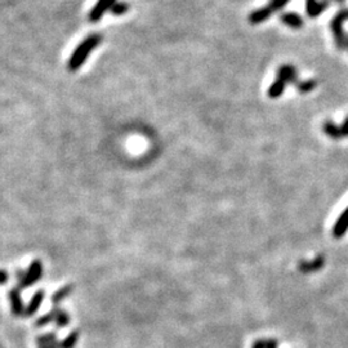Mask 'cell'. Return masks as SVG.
I'll list each match as a JSON object with an SVG mask.
<instances>
[{"mask_svg": "<svg viewBox=\"0 0 348 348\" xmlns=\"http://www.w3.org/2000/svg\"><path fill=\"white\" fill-rule=\"evenodd\" d=\"M78 340H79V332L78 330H74V332H71L70 334L61 342V348H75Z\"/></svg>", "mask_w": 348, "mask_h": 348, "instance_id": "18", "label": "cell"}, {"mask_svg": "<svg viewBox=\"0 0 348 348\" xmlns=\"http://www.w3.org/2000/svg\"><path fill=\"white\" fill-rule=\"evenodd\" d=\"M70 321H71L70 315H68L66 311H63V309L58 308L57 315H56V320H54V322L57 324L56 326L60 327V329H63V327H66L68 324H70Z\"/></svg>", "mask_w": 348, "mask_h": 348, "instance_id": "17", "label": "cell"}, {"mask_svg": "<svg viewBox=\"0 0 348 348\" xmlns=\"http://www.w3.org/2000/svg\"><path fill=\"white\" fill-rule=\"evenodd\" d=\"M334 2H337L338 4H343V3H344V0H334Z\"/></svg>", "mask_w": 348, "mask_h": 348, "instance_id": "26", "label": "cell"}, {"mask_svg": "<svg viewBox=\"0 0 348 348\" xmlns=\"http://www.w3.org/2000/svg\"><path fill=\"white\" fill-rule=\"evenodd\" d=\"M286 85H288V84L284 83V81L281 80V79L276 78L275 81H273V83L270 85V88H268V92H267L268 97H271V98H279L284 93V90H285Z\"/></svg>", "mask_w": 348, "mask_h": 348, "instance_id": "14", "label": "cell"}, {"mask_svg": "<svg viewBox=\"0 0 348 348\" xmlns=\"http://www.w3.org/2000/svg\"><path fill=\"white\" fill-rule=\"evenodd\" d=\"M0 348H2V347H0Z\"/></svg>", "mask_w": 348, "mask_h": 348, "instance_id": "28", "label": "cell"}, {"mask_svg": "<svg viewBox=\"0 0 348 348\" xmlns=\"http://www.w3.org/2000/svg\"><path fill=\"white\" fill-rule=\"evenodd\" d=\"M36 344H38V348H53L52 345L48 343L47 338L44 337V334L36 338Z\"/></svg>", "mask_w": 348, "mask_h": 348, "instance_id": "22", "label": "cell"}, {"mask_svg": "<svg viewBox=\"0 0 348 348\" xmlns=\"http://www.w3.org/2000/svg\"><path fill=\"white\" fill-rule=\"evenodd\" d=\"M289 2H290V0H271L270 7L272 11H280V9H283Z\"/></svg>", "mask_w": 348, "mask_h": 348, "instance_id": "21", "label": "cell"}, {"mask_svg": "<svg viewBox=\"0 0 348 348\" xmlns=\"http://www.w3.org/2000/svg\"><path fill=\"white\" fill-rule=\"evenodd\" d=\"M9 299H11L12 304V312H13L14 316H22L24 315V303H22L21 299V290L19 288H13L9 291Z\"/></svg>", "mask_w": 348, "mask_h": 348, "instance_id": "9", "label": "cell"}, {"mask_svg": "<svg viewBox=\"0 0 348 348\" xmlns=\"http://www.w3.org/2000/svg\"><path fill=\"white\" fill-rule=\"evenodd\" d=\"M330 6V0H317L316 3L312 6L306 7V12L311 19H316L319 17L322 12L326 11Z\"/></svg>", "mask_w": 348, "mask_h": 348, "instance_id": "13", "label": "cell"}, {"mask_svg": "<svg viewBox=\"0 0 348 348\" xmlns=\"http://www.w3.org/2000/svg\"><path fill=\"white\" fill-rule=\"evenodd\" d=\"M251 348H266V339H259L253 343Z\"/></svg>", "mask_w": 348, "mask_h": 348, "instance_id": "24", "label": "cell"}, {"mask_svg": "<svg viewBox=\"0 0 348 348\" xmlns=\"http://www.w3.org/2000/svg\"><path fill=\"white\" fill-rule=\"evenodd\" d=\"M345 48L348 49V35H347V40H345Z\"/></svg>", "mask_w": 348, "mask_h": 348, "instance_id": "27", "label": "cell"}, {"mask_svg": "<svg viewBox=\"0 0 348 348\" xmlns=\"http://www.w3.org/2000/svg\"><path fill=\"white\" fill-rule=\"evenodd\" d=\"M43 299H44V290L36 291V293L34 294V297L31 298V301H30L29 306L25 308L24 315H22V316L30 317V316H32V315H35V312L40 308V304H42Z\"/></svg>", "mask_w": 348, "mask_h": 348, "instance_id": "11", "label": "cell"}, {"mask_svg": "<svg viewBox=\"0 0 348 348\" xmlns=\"http://www.w3.org/2000/svg\"><path fill=\"white\" fill-rule=\"evenodd\" d=\"M72 290H74L72 285H66V286H63V288H61L60 290L56 291V293L53 294V297H52L53 306L57 307V304L61 303V302H62L63 299L66 298V297L70 296V294L72 293Z\"/></svg>", "mask_w": 348, "mask_h": 348, "instance_id": "15", "label": "cell"}, {"mask_svg": "<svg viewBox=\"0 0 348 348\" xmlns=\"http://www.w3.org/2000/svg\"><path fill=\"white\" fill-rule=\"evenodd\" d=\"M325 266V258L324 255L315 257L311 261H302L298 266V270L302 273H312L320 271Z\"/></svg>", "mask_w": 348, "mask_h": 348, "instance_id": "7", "label": "cell"}, {"mask_svg": "<svg viewBox=\"0 0 348 348\" xmlns=\"http://www.w3.org/2000/svg\"><path fill=\"white\" fill-rule=\"evenodd\" d=\"M316 2H317V0H306V7L312 6V4H315Z\"/></svg>", "mask_w": 348, "mask_h": 348, "instance_id": "25", "label": "cell"}, {"mask_svg": "<svg viewBox=\"0 0 348 348\" xmlns=\"http://www.w3.org/2000/svg\"><path fill=\"white\" fill-rule=\"evenodd\" d=\"M322 132L334 141H340L342 138H345V137H348V116L340 125H337L330 120L325 121L322 124Z\"/></svg>", "mask_w": 348, "mask_h": 348, "instance_id": "4", "label": "cell"}, {"mask_svg": "<svg viewBox=\"0 0 348 348\" xmlns=\"http://www.w3.org/2000/svg\"><path fill=\"white\" fill-rule=\"evenodd\" d=\"M101 42H102V36L98 34H93L89 35L88 38H85V39L76 47V49L74 50L72 54H71L70 60H68L67 62L68 71H72V72L74 71H78L79 68L84 65V62L86 61L88 56L100 45Z\"/></svg>", "mask_w": 348, "mask_h": 348, "instance_id": "1", "label": "cell"}, {"mask_svg": "<svg viewBox=\"0 0 348 348\" xmlns=\"http://www.w3.org/2000/svg\"><path fill=\"white\" fill-rule=\"evenodd\" d=\"M57 309H58V307H54L52 311H49L48 314L43 315L42 317H39V319L36 320V322H35V326H36V327L47 326V325H49V322L54 321L56 315H57Z\"/></svg>", "mask_w": 348, "mask_h": 348, "instance_id": "16", "label": "cell"}, {"mask_svg": "<svg viewBox=\"0 0 348 348\" xmlns=\"http://www.w3.org/2000/svg\"><path fill=\"white\" fill-rule=\"evenodd\" d=\"M316 80H314V79H308V80H304V81H299L298 84H297V89L299 90L301 93H309L312 92V90L316 88Z\"/></svg>", "mask_w": 348, "mask_h": 348, "instance_id": "19", "label": "cell"}, {"mask_svg": "<svg viewBox=\"0 0 348 348\" xmlns=\"http://www.w3.org/2000/svg\"><path fill=\"white\" fill-rule=\"evenodd\" d=\"M128 9H129V7L126 3H124V2H118V3H116L115 2V4L111 7L110 11L114 16H123L124 13L128 12Z\"/></svg>", "mask_w": 348, "mask_h": 348, "instance_id": "20", "label": "cell"}, {"mask_svg": "<svg viewBox=\"0 0 348 348\" xmlns=\"http://www.w3.org/2000/svg\"><path fill=\"white\" fill-rule=\"evenodd\" d=\"M272 12L273 11L271 9L270 6H265V7H262V8L255 9V11L251 12L250 16H249V22L253 25L262 24V22H265L266 20L270 19Z\"/></svg>", "mask_w": 348, "mask_h": 348, "instance_id": "10", "label": "cell"}, {"mask_svg": "<svg viewBox=\"0 0 348 348\" xmlns=\"http://www.w3.org/2000/svg\"><path fill=\"white\" fill-rule=\"evenodd\" d=\"M43 276V265L42 261L39 259H35L34 262L30 265L29 270L25 272V271H17L16 278H17V288L21 290V289L30 288V286L34 285L36 281H39Z\"/></svg>", "mask_w": 348, "mask_h": 348, "instance_id": "2", "label": "cell"}, {"mask_svg": "<svg viewBox=\"0 0 348 348\" xmlns=\"http://www.w3.org/2000/svg\"><path fill=\"white\" fill-rule=\"evenodd\" d=\"M115 4V0H97L96 6L93 7V9L89 13V21L92 22H98L103 16H105L106 12L108 9H111V7Z\"/></svg>", "mask_w": 348, "mask_h": 348, "instance_id": "6", "label": "cell"}, {"mask_svg": "<svg viewBox=\"0 0 348 348\" xmlns=\"http://www.w3.org/2000/svg\"><path fill=\"white\" fill-rule=\"evenodd\" d=\"M280 20L284 25L291 27V29H301L303 26V19L298 13H294V12L283 13L280 16Z\"/></svg>", "mask_w": 348, "mask_h": 348, "instance_id": "12", "label": "cell"}, {"mask_svg": "<svg viewBox=\"0 0 348 348\" xmlns=\"http://www.w3.org/2000/svg\"><path fill=\"white\" fill-rule=\"evenodd\" d=\"M9 280V275L4 270H0V285H4Z\"/></svg>", "mask_w": 348, "mask_h": 348, "instance_id": "23", "label": "cell"}, {"mask_svg": "<svg viewBox=\"0 0 348 348\" xmlns=\"http://www.w3.org/2000/svg\"><path fill=\"white\" fill-rule=\"evenodd\" d=\"M348 231V208H345L343 210L342 214L338 217V219L335 221L334 226H333V236L335 239H340L345 235V232Z\"/></svg>", "mask_w": 348, "mask_h": 348, "instance_id": "8", "label": "cell"}, {"mask_svg": "<svg viewBox=\"0 0 348 348\" xmlns=\"http://www.w3.org/2000/svg\"><path fill=\"white\" fill-rule=\"evenodd\" d=\"M276 78L281 79V80L286 84H294V85H297V84L299 83L298 70H297L293 65H289V63L281 65L280 67H279Z\"/></svg>", "mask_w": 348, "mask_h": 348, "instance_id": "5", "label": "cell"}, {"mask_svg": "<svg viewBox=\"0 0 348 348\" xmlns=\"http://www.w3.org/2000/svg\"><path fill=\"white\" fill-rule=\"evenodd\" d=\"M344 21H348V8L340 9V11L333 17L332 21H330V29H332L335 47H337L338 50L345 49L347 35H345L344 30H343V22Z\"/></svg>", "mask_w": 348, "mask_h": 348, "instance_id": "3", "label": "cell"}]
</instances>
